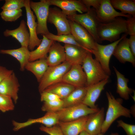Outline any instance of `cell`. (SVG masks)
Here are the masks:
<instances>
[{
  "mask_svg": "<svg viewBox=\"0 0 135 135\" xmlns=\"http://www.w3.org/2000/svg\"><path fill=\"white\" fill-rule=\"evenodd\" d=\"M46 60L49 66L60 64L66 61L64 47L58 42L54 41L51 46Z\"/></svg>",
  "mask_w": 135,
  "mask_h": 135,
  "instance_id": "cell-23",
  "label": "cell"
},
{
  "mask_svg": "<svg viewBox=\"0 0 135 135\" xmlns=\"http://www.w3.org/2000/svg\"><path fill=\"white\" fill-rule=\"evenodd\" d=\"M41 131L49 135H64L59 126L56 125L52 127L48 128L42 125L40 128Z\"/></svg>",
  "mask_w": 135,
  "mask_h": 135,
  "instance_id": "cell-36",
  "label": "cell"
},
{
  "mask_svg": "<svg viewBox=\"0 0 135 135\" xmlns=\"http://www.w3.org/2000/svg\"><path fill=\"white\" fill-rule=\"evenodd\" d=\"M72 66L66 61L58 65L48 66L39 82L38 90L40 93L48 87L62 81L64 76Z\"/></svg>",
  "mask_w": 135,
  "mask_h": 135,
  "instance_id": "cell-4",
  "label": "cell"
},
{
  "mask_svg": "<svg viewBox=\"0 0 135 135\" xmlns=\"http://www.w3.org/2000/svg\"><path fill=\"white\" fill-rule=\"evenodd\" d=\"M30 8L34 13L37 20V34L46 36L49 32L47 22L50 6L49 0H41L39 2L30 1Z\"/></svg>",
  "mask_w": 135,
  "mask_h": 135,
  "instance_id": "cell-6",
  "label": "cell"
},
{
  "mask_svg": "<svg viewBox=\"0 0 135 135\" xmlns=\"http://www.w3.org/2000/svg\"><path fill=\"white\" fill-rule=\"evenodd\" d=\"M45 36L48 38L54 41L62 42L64 44L75 45L82 47L91 52V50L84 48L79 44L76 41L74 37L71 34L66 35H55L50 32L48 34Z\"/></svg>",
  "mask_w": 135,
  "mask_h": 135,
  "instance_id": "cell-31",
  "label": "cell"
},
{
  "mask_svg": "<svg viewBox=\"0 0 135 135\" xmlns=\"http://www.w3.org/2000/svg\"><path fill=\"white\" fill-rule=\"evenodd\" d=\"M13 72L12 70H8L0 65V83Z\"/></svg>",
  "mask_w": 135,
  "mask_h": 135,
  "instance_id": "cell-41",
  "label": "cell"
},
{
  "mask_svg": "<svg viewBox=\"0 0 135 135\" xmlns=\"http://www.w3.org/2000/svg\"><path fill=\"white\" fill-rule=\"evenodd\" d=\"M48 66L46 58H44L29 62L25 69L32 73L39 82Z\"/></svg>",
  "mask_w": 135,
  "mask_h": 135,
  "instance_id": "cell-27",
  "label": "cell"
},
{
  "mask_svg": "<svg viewBox=\"0 0 135 135\" xmlns=\"http://www.w3.org/2000/svg\"><path fill=\"white\" fill-rule=\"evenodd\" d=\"M67 17L68 20L78 23L84 28L97 42L100 44L102 42L98 34L97 28L100 22L97 19L96 10L94 8H91L85 13L76 14L67 16Z\"/></svg>",
  "mask_w": 135,
  "mask_h": 135,
  "instance_id": "cell-5",
  "label": "cell"
},
{
  "mask_svg": "<svg viewBox=\"0 0 135 135\" xmlns=\"http://www.w3.org/2000/svg\"><path fill=\"white\" fill-rule=\"evenodd\" d=\"M79 135H91L87 133L84 130L82 131L79 134Z\"/></svg>",
  "mask_w": 135,
  "mask_h": 135,
  "instance_id": "cell-43",
  "label": "cell"
},
{
  "mask_svg": "<svg viewBox=\"0 0 135 135\" xmlns=\"http://www.w3.org/2000/svg\"><path fill=\"white\" fill-rule=\"evenodd\" d=\"M20 86L17 78L13 72L0 83V94L11 98L16 103Z\"/></svg>",
  "mask_w": 135,
  "mask_h": 135,
  "instance_id": "cell-16",
  "label": "cell"
},
{
  "mask_svg": "<svg viewBox=\"0 0 135 135\" xmlns=\"http://www.w3.org/2000/svg\"><path fill=\"white\" fill-rule=\"evenodd\" d=\"M63 108L62 100L50 102H44L41 108L42 110L47 112H57Z\"/></svg>",
  "mask_w": 135,
  "mask_h": 135,
  "instance_id": "cell-32",
  "label": "cell"
},
{
  "mask_svg": "<svg viewBox=\"0 0 135 135\" xmlns=\"http://www.w3.org/2000/svg\"><path fill=\"white\" fill-rule=\"evenodd\" d=\"M30 52L28 48L22 46L16 49L0 50V54L10 55L18 60L22 71L24 70L26 65L29 62Z\"/></svg>",
  "mask_w": 135,
  "mask_h": 135,
  "instance_id": "cell-24",
  "label": "cell"
},
{
  "mask_svg": "<svg viewBox=\"0 0 135 135\" xmlns=\"http://www.w3.org/2000/svg\"><path fill=\"white\" fill-rule=\"evenodd\" d=\"M69 21L71 34L76 41L88 50H96L97 42L88 31L78 23L69 20Z\"/></svg>",
  "mask_w": 135,
  "mask_h": 135,
  "instance_id": "cell-10",
  "label": "cell"
},
{
  "mask_svg": "<svg viewBox=\"0 0 135 135\" xmlns=\"http://www.w3.org/2000/svg\"><path fill=\"white\" fill-rule=\"evenodd\" d=\"M117 77V88L116 92L120 97L125 100H128L130 95L134 91L132 88L128 87V79L121 73L114 66H113Z\"/></svg>",
  "mask_w": 135,
  "mask_h": 135,
  "instance_id": "cell-28",
  "label": "cell"
},
{
  "mask_svg": "<svg viewBox=\"0 0 135 135\" xmlns=\"http://www.w3.org/2000/svg\"><path fill=\"white\" fill-rule=\"evenodd\" d=\"M98 108H90L83 103L69 107L63 108L57 112L60 121L67 122L78 119L95 113Z\"/></svg>",
  "mask_w": 135,
  "mask_h": 135,
  "instance_id": "cell-8",
  "label": "cell"
},
{
  "mask_svg": "<svg viewBox=\"0 0 135 135\" xmlns=\"http://www.w3.org/2000/svg\"><path fill=\"white\" fill-rule=\"evenodd\" d=\"M64 46L65 52L66 61L72 65H82L89 51L82 47L73 44H64Z\"/></svg>",
  "mask_w": 135,
  "mask_h": 135,
  "instance_id": "cell-18",
  "label": "cell"
},
{
  "mask_svg": "<svg viewBox=\"0 0 135 135\" xmlns=\"http://www.w3.org/2000/svg\"><path fill=\"white\" fill-rule=\"evenodd\" d=\"M3 34L6 37L12 36L20 42L21 46L28 48L30 36L24 20L21 21L20 25L17 28L12 30L7 29L4 32Z\"/></svg>",
  "mask_w": 135,
  "mask_h": 135,
  "instance_id": "cell-22",
  "label": "cell"
},
{
  "mask_svg": "<svg viewBox=\"0 0 135 135\" xmlns=\"http://www.w3.org/2000/svg\"><path fill=\"white\" fill-rule=\"evenodd\" d=\"M21 9L10 11H3L0 13L2 18L6 22H12L16 20L22 15Z\"/></svg>",
  "mask_w": 135,
  "mask_h": 135,
  "instance_id": "cell-33",
  "label": "cell"
},
{
  "mask_svg": "<svg viewBox=\"0 0 135 135\" xmlns=\"http://www.w3.org/2000/svg\"><path fill=\"white\" fill-rule=\"evenodd\" d=\"M82 66L86 77V86L97 84L109 78V76L100 63L93 58L92 54L90 52H88Z\"/></svg>",
  "mask_w": 135,
  "mask_h": 135,
  "instance_id": "cell-3",
  "label": "cell"
},
{
  "mask_svg": "<svg viewBox=\"0 0 135 135\" xmlns=\"http://www.w3.org/2000/svg\"><path fill=\"white\" fill-rule=\"evenodd\" d=\"M97 32L102 42L105 40L112 42L116 41L120 38L122 34H126V20L122 17H118L108 22H100Z\"/></svg>",
  "mask_w": 135,
  "mask_h": 135,
  "instance_id": "cell-2",
  "label": "cell"
},
{
  "mask_svg": "<svg viewBox=\"0 0 135 135\" xmlns=\"http://www.w3.org/2000/svg\"><path fill=\"white\" fill-rule=\"evenodd\" d=\"M128 39V44L131 51L135 57V35L130 36Z\"/></svg>",
  "mask_w": 135,
  "mask_h": 135,
  "instance_id": "cell-42",
  "label": "cell"
},
{
  "mask_svg": "<svg viewBox=\"0 0 135 135\" xmlns=\"http://www.w3.org/2000/svg\"><path fill=\"white\" fill-rule=\"evenodd\" d=\"M75 88L62 81L48 87L44 91L54 94L62 100L67 97Z\"/></svg>",
  "mask_w": 135,
  "mask_h": 135,
  "instance_id": "cell-29",
  "label": "cell"
},
{
  "mask_svg": "<svg viewBox=\"0 0 135 135\" xmlns=\"http://www.w3.org/2000/svg\"><path fill=\"white\" fill-rule=\"evenodd\" d=\"M60 122L57 112H47L43 116L35 119L30 118L26 121L20 122L13 120V130L15 131L30 126L32 124L39 123L42 124L46 127L50 128L58 125Z\"/></svg>",
  "mask_w": 135,
  "mask_h": 135,
  "instance_id": "cell-11",
  "label": "cell"
},
{
  "mask_svg": "<svg viewBox=\"0 0 135 135\" xmlns=\"http://www.w3.org/2000/svg\"><path fill=\"white\" fill-rule=\"evenodd\" d=\"M108 102V107L106 116L102 124L101 133L104 134L108 130L112 124L116 119L121 116L130 118V110L122 105V100L116 99L110 92H106Z\"/></svg>",
  "mask_w": 135,
  "mask_h": 135,
  "instance_id": "cell-1",
  "label": "cell"
},
{
  "mask_svg": "<svg viewBox=\"0 0 135 135\" xmlns=\"http://www.w3.org/2000/svg\"><path fill=\"white\" fill-rule=\"evenodd\" d=\"M50 5H54L61 9L67 16L86 12L88 9L80 0H49Z\"/></svg>",
  "mask_w": 135,
  "mask_h": 135,
  "instance_id": "cell-15",
  "label": "cell"
},
{
  "mask_svg": "<svg viewBox=\"0 0 135 135\" xmlns=\"http://www.w3.org/2000/svg\"><path fill=\"white\" fill-rule=\"evenodd\" d=\"M41 42L36 49L30 51L29 62L42 59L46 58L49 49L54 41L43 35Z\"/></svg>",
  "mask_w": 135,
  "mask_h": 135,
  "instance_id": "cell-25",
  "label": "cell"
},
{
  "mask_svg": "<svg viewBox=\"0 0 135 135\" xmlns=\"http://www.w3.org/2000/svg\"><path fill=\"white\" fill-rule=\"evenodd\" d=\"M14 102L11 98L0 94V110L2 112L13 110L14 108Z\"/></svg>",
  "mask_w": 135,
  "mask_h": 135,
  "instance_id": "cell-35",
  "label": "cell"
},
{
  "mask_svg": "<svg viewBox=\"0 0 135 135\" xmlns=\"http://www.w3.org/2000/svg\"><path fill=\"white\" fill-rule=\"evenodd\" d=\"M24 6V0H5L1 8L3 11L14 10Z\"/></svg>",
  "mask_w": 135,
  "mask_h": 135,
  "instance_id": "cell-34",
  "label": "cell"
},
{
  "mask_svg": "<svg viewBox=\"0 0 135 135\" xmlns=\"http://www.w3.org/2000/svg\"></svg>",
  "mask_w": 135,
  "mask_h": 135,
  "instance_id": "cell-45",
  "label": "cell"
},
{
  "mask_svg": "<svg viewBox=\"0 0 135 135\" xmlns=\"http://www.w3.org/2000/svg\"><path fill=\"white\" fill-rule=\"evenodd\" d=\"M127 35L124 34L119 39L107 45H102L96 42V49L91 50L92 54L95 56V59L100 63L105 72L109 76L111 74L109 66L111 57L117 45Z\"/></svg>",
  "mask_w": 135,
  "mask_h": 135,
  "instance_id": "cell-7",
  "label": "cell"
},
{
  "mask_svg": "<svg viewBox=\"0 0 135 135\" xmlns=\"http://www.w3.org/2000/svg\"><path fill=\"white\" fill-rule=\"evenodd\" d=\"M47 22L54 26L57 30V35L71 34L67 16L57 7L50 8Z\"/></svg>",
  "mask_w": 135,
  "mask_h": 135,
  "instance_id": "cell-9",
  "label": "cell"
},
{
  "mask_svg": "<svg viewBox=\"0 0 135 135\" xmlns=\"http://www.w3.org/2000/svg\"><path fill=\"white\" fill-rule=\"evenodd\" d=\"M117 122V126L122 128L127 135H135V125L127 124L122 120H118Z\"/></svg>",
  "mask_w": 135,
  "mask_h": 135,
  "instance_id": "cell-37",
  "label": "cell"
},
{
  "mask_svg": "<svg viewBox=\"0 0 135 135\" xmlns=\"http://www.w3.org/2000/svg\"><path fill=\"white\" fill-rule=\"evenodd\" d=\"M40 94V100L43 102L61 100L58 96L50 92L43 91Z\"/></svg>",
  "mask_w": 135,
  "mask_h": 135,
  "instance_id": "cell-38",
  "label": "cell"
},
{
  "mask_svg": "<svg viewBox=\"0 0 135 135\" xmlns=\"http://www.w3.org/2000/svg\"><path fill=\"white\" fill-rule=\"evenodd\" d=\"M126 20L127 32L130 36L135 35V16L127 18Z\"/></svg>",
  "mask_w": 135,
  "mask_h": 135,
  "instance_id": "cell-39",
  "label": "cell"
},
{
  "mask_svg": "<svg viewBox=\"0 0 135 135\" xmlns=\"http://www.w3.org/2000/svg\"><path fill=\"white\" fill-rule=\"evenodd\" d=\"M29 0H24L26 10L27 24L28 28L30 40L28 48L30 51L33 50L36 46H38L41 42L42 39H40L37 36L36 28L37 23L36 21V17L30 8Z\"/></svg>",
  "mask_w": 135,
  "mask_h": 135,
  "instance_id": "cell-12",
  "label": "cell"
},
{
  "mask_svg": "<svg viewBox=\"0 0 135 135\" xmlns=\"http://www.w3.org/2000/svg\"><path fill=\"white\" fill-rule=\"evenodd\" d=\"M87 88V86L76 88L67 97L62 100L63 103V108L82 103Z\"/></svg>",
  "mask_w": 135,
  "mask_h": 135,
  "instance_id": "cell-26",
  "label": "cell"
},
{
  "mask_svg": "<svg viewBox=\"0 0 135 135\" xmlns=\"http://www.w3.org/2000/svg\"><path fill=\"white\" fill-rule=\"evenodd\" d=\"M113 55L120 62L124 64L126 62L130 63L135 66V57L132 53L128 44V39L125 37L116 47Z\"/></svg>",
  "mask_w": 135,
  "mask_h": 135,
  "instance_id": "cell-19",
  "label": "cell"
},
{
  "mask_svg": "<svg viewBox=\"0 0 135 135\" xmlns=\"http://www.w3.org/2000/svg\"><path fill=\"white\" fill-rule=\"evenodd\" d=\"M62 81L76 88L86 86V77L82 65H72L64 76Z\"/></svg>",
  "mask_w": 135,
  "mask_h": 135,
  "instance_id": "cell-14",
  "label": "cell"
},
{
  "mask_svg": "<svg viewBox=\"0 0 135 135\" xmlns=\"http://www.w3.org/2000/svg\"><path fill=\"white\" fill-rule=\"evenodd\" d=\"M85 5L88 10L92 6L96 10L98 8L100 4L101 0H80Z\"/></svg>",
  "mask_w": 135,
  "mask_h": 135,
  "instance_id": "cell-40",
  "label": "cell"
},
{
  "mask_svg": "<svg viewBox=\"0 0 135 135\" xmlns=\"http://www.w3.org/2000/svg\"><path fill=\"white\" fill-rule=\"evenodd\" d=\"M104 134L100 133L98 134H97L96 135H104ZM110 135H119V134L117 132L116 133H112Z\"/></svg>",
  "mask_w": 135,
  "mask_h": 135,
  "instance_id": "cell-44",
  "label": "cell"
},
{
  "mask_svg": "<svg viewBox=\"0 0 135 135\" xmlns=\"http://www.w3.org/2000/svg\"><path fill=\"white\" fill-rule=\"evenodd\" d=\"M89 115L69 122L60 121L58 125L64 135H78L84 130L85 125Z\"/></svg>",
  "mask_w": 135,
  "mask_h": 135,
  "instance_id": "cell-21",
  "label": "cell"
},
{
  "mask_svg": "<svg viewBox=\"0 0 135 135\" xmlns=\"http://www.w3.org/2000/svg\"><path fill=\"white\" fill-rule=\"evenodd\" d=\"M96 12L97 19L101 23L108 22L118 17L128 18L132 16L116 11L112 6L110 0H101L100 6Z\"/></svg>",
  "mask_w": 135,
  "mask_h": 135,
  "instance_id": "cell-13",
  "label": "cell"
},
{
  "mask_svg": "<svg viewBox=\"0 0 135 135\" xmlns=\"http://www.w3.org/2000/svg\"><path fill=\"white\" fill-rule=\"evenodd\" d=\"M104 109L102 108L97 112L88 116L84 126V130L91 135L101 133L104 120Z\"/></svg>",
  "mask_w": 135,
  "mask_h": 135,
  "instance_id": "cell-17",
  "label": "cell"
},
{
  "mask_svg": "<svg viewBox=\"0 0 135 135\" xmlns=\"http://www.w3.org/2000/svg\"><path fill=\"white\" fill-rule=\"evenodd\" d=\"M106 79L99 83L87 86V89L82 103L92 108H98L95 102L100 96L105 85L108 82Z\"/></svg>",
  "mask_w": 135,
  "mask_h": 135,
  "instance_id": "cell-20",
  "label": "cell"
},
{
  "mask_svg": "<svg viewBox=\"0 0 135 135\" xmlns=\"http://www.w3.org/2000/svg\"><path fill=\"white\" fill-rule=\"evenodd\" d=\"M114 8L118 10L125 14L135 16V1L131 0H110Z\"/></svg>",
  "mask_w": 135,
  "mask_h": 135,
  "instance_id": "cell-30",
  "label": "cell"
}]
</instances>
